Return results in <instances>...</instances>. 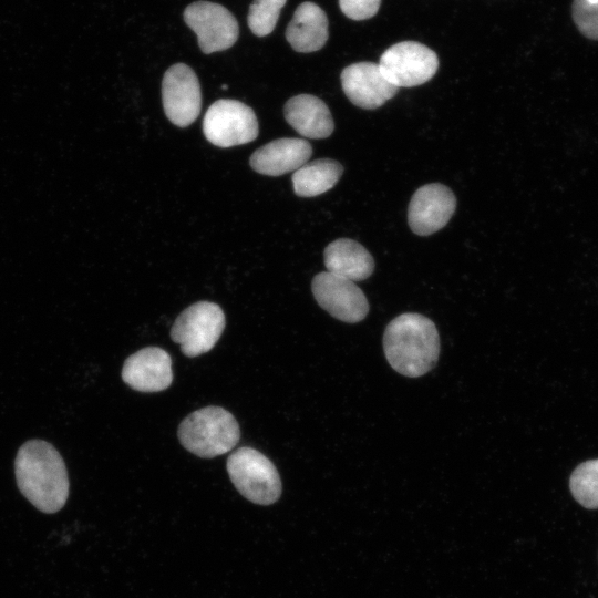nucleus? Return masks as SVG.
<instances>
[{"label":"nucleus","instance_id":"nucleus-1","mask_svg":"<svg viewBox=\"0 0 598 598\" xmlns=\"http://www.w3.org/2000/svg\"><path fill=\"white\" fill-rule=\"evenodd\" d=\"M17 485L40 512H59L69 497V477L59 452L48 442L31 440L18 451L14 461Z\"/></svg>","mask_w":598,"mask_h":598},{"label":"nucleus","instance_id":"nucleus-2","mask_svg":"<svg viewBox=\"0 0 598 598\" xmlns=\"http://www.w3.org/2000/svg\"><path fill=\"white\" fill-rule=\"evenodd\" d=\"M384 354L400 374L417 378L427 373L437 362L440 336L427 317L406 312L395 317L383 334Z\"/></svg>","mask_w":598,"mask_h":598},{"label":"nucleus","instance_id":"nucleus-3","mask_svg":"<svg viewBox=\"0 0 598 598\" xmlns=\"http://www.w3.org/2000/svg\"><path fill=\"white\" fill-rule=\"evenodd\" d=\"M181 444L190 453L212 458L228 453L240 437L235 416L220 406H206L194 411L179 424Z\"/></svg>","mask_w":598,"mask_h":598},{"label":"nucleus","instance_id":"nucleus-4","mask_svg":"<svg viewBox=\"0 0 598 598\" xmlns=\"http://www.w3.org/2000/svg\"><path fill=\"white\" fill-rule=\"evenodd\" d=\"M227 472L236 489L255 504L270 505L281 495V480L276 466L252 447L234 451L227 458Z\"/></svg>","mask_w":598,"mask_h":598},{"label":"nucleus","instance_id":"nucleus-5","mask_svg":"<svg viewBox=\"0 0 598 598\" xmlns=\"http://www.w3.org/2000/svg\"><path fill=\"white\" fill-rule=\"evenodd\" d=\"M225 323L224 311L217 303L198 301L178 315L172 326L171 338L186 357L195 358L214 348Z\"/></svg>","mask_w":598,"mask_h":598},{"label":"nucleus","instance_id":"nucleus-6","mask_svg":"<svg viewBox=\"0 0 598 598\" xmlns=\"http://www.w3.org/2000/svg\"><path fill=\"white\" fill-rule=\"evenodd\" d=\"M203 132L212 144L230 147L254 141L258 135V122L248 105L223 99L214 102L206 111Z\"/></svg>","mask_w":598,"mask_h":598},{"label":"nucleus","instance_id":"nucleus-7","mask_svg":"<svg viewBox=\"0 0 598 598\" xmlns=\"http://www.w3.org/2000/svg\"><path fill=\"white\" fill-rule=\"evenodd\" d=\"M379 66L398 89L424 84L437 71L439 59L429 47L416 41H402L388 48Z\"/></svg>","mask_w":598,"mask_h":598},{"label":"nucleus","instance_id":"nucleus-8","mask_svg":"<svg viewBox=\"0 0 598 598\" xmlns=\"http://www.w3.org/2000/svg\"><path fill=\"white\" fill-rule=\"evenodd\" d=\"M186 24L195 32L205 54L224 51L238 39V23L224 6L210 1H196L184 11Z\"/></svg>","mask_w":598,"mask_h":598},{"label":"nucleus","instance_id":"nucleus-9","mask_svg":"<svg viewBox=\"0 0 598 598\" xmlns=\"http://www.w3.org/2000/svg\"><path fill=\"white\" fill-rule=\"evenodd\" d=\"M162 101L165 115L179 127L190 125L198 117L200 84L188 65L176 63L166 70L162 81Z\"/></svg>","mask_w":598,"mask_h":598},{"label":"nucleus","instance_id":"nucleus-10","mask_svg":"<svg viewBox=\"0 0 598 598\" xmlns=\"http://www.w3.org/2000/svg\"><path fill=\"white\" fill-rule=\"evenodd\" d=\"M311 291L318 305L341 321L355 323L369 312V302L362 290L353 281L328 271L313 277Z\"/></svg>","mask_w":598,"mask_h":598},{"label":"nucleus","instance_id":"nucleus-11","mask_svg":"<svg viewBox=\"0 0 598 598\" xmlns=\"http://www.w3.org/2000/svg\"><path fill=\"white\" fill-rule=\"evenodd\" d=\"M455 207V195L447 186L440 183L423 185L415 190L409 204L410 228L416 235L429 236L448 223Z\"/></svg>","mask_w":598,"mask_h":598},{"label":"nucleus","instance_id":"nucleus-12","mask_svg":"<svg viewBox=\"0 0 598 598\" xmlns=\"http://www.w3.org/2000/svg\"><path fill=\"white\" fill-rule=\"evenodd\" d=\"M340 80L350 102L364 110L382 106L399 90L384 76L379 64L373 62H358L346 66Z\"/></svg>","mask_w":598,"mask_h":598},{"label":"nucleus","instance_id":"nucleus-13","mask_svg":"<svg viewBox=\"0 0 598 598\" xmlns=\"http://www.w3.org/2000/svg\"><path fill=\"white\" fill-rule=\"evenodd\" d=\"M122 379L140 392L166 390L173 382L172 359L157 347L141 349L125 360Z\"/></svg>","mask_w":598,"mask_h":598},{"label":"nucleus","instance_id":"nucleus-14","mask_svg":"<svg viewBox=\"0 0 598 598\" xmlns=\"http://www.w3.org/2000/svg\"><path fill=\"white\" fill-rule=\"evenodd\" d=\"M311 154L312 147L308 141L283 137L255 151L249 164L259 174L280 176L297 171L309 161Z\"/></svg>","mask_w":598,"mask_h":598},{"label":"nucleus","instance_id":"nucleus-15","mask_svg":"<svg viewBox=\"0 0 598 598\" xmlns=\"http://www.w3.org/2000/svg\"><path fill=\"white\" fill-rule=\"evenodd\" d=\"M283 114L288 124L303 137L326 138L334 128L326 103L311 94H299L289 99Z\"/></svg>","mask_w":598,"mask_h":598},{"label":"nucleus","instance_id":"nucleus-16","mask_svg":"<svg viewBox=\"0 0 598 598\" xmlns=\"http://www.w3.org/2000/svg\"><path fill=\"white\" fill-rule=\"evenodd\" d=\"M329 37L328 19L316 3L306 1L298 6L286 30V39L297 52L320 50Z\"/></svg>","mask_w":598,"mask_h":598},{"label":"nucleus","instance_id":"nucleus-17","mask_svg":"<svg viewBox=\"0 0 598 598\" xmlns=\"http://www.w3.org/2000/svg\"><path fill=\"white\" fill-rule=\"evenodd\" d=\"M323 257L328 272L353 282L369 278L374 270L371 254L361 244L349 238L330 243Z\"/></svg>","mask_w":598,"mask_h":598},{"label":"nucleus","instance_id":"nucleus-18","mask_svg":"<svg viewBox=\"0 0 598 598\" xmlns=\"http://www.w3.org/2000/svg\"><path fill=\"white\" fill-rule=\"evenodd\" d=\"M343 173L342 165L330 158L307 162L292 174L295 194L313 197L331 189Z\"/></svg>","mask_w":598,"mask_h":598},{"label":"nucleus","instance_id":"nucleus-19","mask_svg":"<svg viewBox=\"0 0 598 598\" xmlns=\"http://www.w3.org/2000/svg\"><path fill=\"white\" fill-rule=\"evenodd\" d=\"M569 488L581 506L598 508V458L582 462L573 471Z\"/></svg>","mask_w":598,"mask_h":598},{"label":"nucleus","instance_id":"nucleus-20","mask_svg":"<svg viewBox=\"0 0 598 598\" xmlns=\"http://www.w3.org/2000/svg\"><path fill=\"white\" fill-rule=\"evenodd\" d=\"M286 2L287 0H254L247 17L251 32L257 37L271 33Z\"/></svg>","mask_w":598,"mask_h":598},{"label":"nucleus","instance_id":"nucleus-21","mask_svg":"<svg viewBox=\"0 0 598 598\" xmlns=\"http://www.w3.org/2000/svg\"><path fill=\"white\" fill-rule=\"evenodd\" d=\"M573 19L585 37L598 40V2L574 0Z\"/></svg>","mask_w":598,"mask_h":598},{"label":"nucleus","instance_id":"nucleus-22","mask_svg":"<svg viewBox=\"0 0 598 598\" xmlns=\"http://www.w3.org/2000/svg\"><path fill=\"white\" fill-rule=\"evenodd\" d=\"M381 0H339L342 13L351 20H367L377 14Z\"/></svg>","mask_w":598,"mask_h":598},{"label":"nucleus","instance_id":"nucleus-23","mask_svg":"<svg viewBox=\"0 0 598 598\" xmlns=\"http://www.w3.org/2000/svg\"><path fill=\"white\" fill-rule=\"evenodd\" d=\"M588 2H598V0H587Z\"/></svg>","mask_w":598,"mask_h":598}]
</instances>
